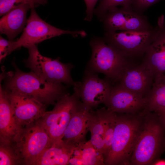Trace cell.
Masks as SVG:
<instances>
[{
	"instance_id": "7a4b0ae2",
	"label": "cell",
	"mask_w": 165,
	"mask_h": 165,
	"mask_svg": "<svg viewBox=\"0 0 165 165\" xmlns=\"http://www.w3.org/2000/svg\"><path fill=\"white\" fill-rule=\"evenodd\" d=\"M13 73L5 75V90L26 96L46 106L53 104L67 93L62 83L46 81L31 71L24 72L13 64Z\"/></svg>"
},
{
	"instance_id": "8fae6325",
	"label": "cell",
	"mask_w": 165,
	"mask_h": 165,
	"mask_svg": "<svg viewBox=\"0 0 165 165\" xmlns=\"http://www.w3.org/2000/svg\"><path fill=\"white\" fill-rule=\"evenodd\" d=\"M101 20L106 31H147L155 27L149 23L146 16L135 12L131 6L112 8Z\"/></svg>"
},
{
	"instance_id": "484cf974",
	"label": "cell",
	"mask_w": 165,
	"mask_h": 165,
	"mask_svg": "<svg viewBox=\"0 0 165 165\" xmlns=\"http://www.w3.org/2000/svg\"><path fill=\"white\" fill-rule=\"evenodd\" d=\"M19 163L18 158L11 145L0 143V165H12Z\"/></svg>"
},
{
	"instance_id": "9a60e30c",
	"label": "cell",
	"mask_w": 165,
	"mask_h": 165,
	"mask_svg": "<svg viewBox=\"0 0 165 165\" xmlns=\"http://www.w3.org/2000/svg\"><path fill=\"white\" fill-rule=\"evenodd\" d=\"M162 15L158 18L159 29L155 38L146 50L142 61L155 76L165 73V21Z\"/></svg>"
},
{
	"instance_id": "8992f818",
	"label": "cell",
	"mask_w": 165,
	"mask_h": 165,
	"mask_svg": "<svg viewBox=\"0 0 165 165\" xmlns=\"http://www.w3.org/2000/svg\"><path fill=\"white\" fill-rule=\"evenodd\" d=\"M90 45L92 54L87 70L103 73L112 82H115L130 61L118 50L107 43L104 39L94 37L91 40Z\"/></svg>"
},
{
	"instance_id": "5b68a950",
	"label": "cell",
	"mask_w": 165,
	"mask_h": 165,
	"mask_svg": "<svg viewBox=\"0 0 165 165\" xmlns=\"http://www.w3.org/2000/svg\"><path fill=\"white\" fill-rule=\"evenodd\" d=\"M13 147L20 163L33 164L52 144L39 119L23 128Z\"/></svg>"
},
{
	"instance_id": "6da1fadb",
	"label": "cell",
	"mask_w": 165,
	"mask_h": 165,
	"mask_svg": "<svg viewBox=\"0 0 165 165\" xmlns=\"http://www.w3.org/2000/svg\"><path fill=\"white\" fill-rule=\"evenodd\" d=\"M146 112L116 113L111 148L105 161L108 165H130L142 128Z\"/></svg>"
},
{
	"instance_id": "5bb4252c",
	"label": "cell",
	"mask_w": 165,
	"mask_h": 165,
	"mask_svg": "<svg viewBox=\"0 0 165 165\" xmlns=\"http://www.w3.org/2000/svg\"><path fill=\"white\" fill-rule=\"evenodd\" d=\"M5 90L15 118L22 128L39 119L46 112V106L35 100L16 93Z\"/></svg>"
},
{
	"instance_id": "4fadbf2b",
	"label": "cell",
	"mask_w": 165,
	"mask_h": 165,
	"mask_svg": "<svg viewBox=\"0 0 165 165\" xmlns=\"http://www.w3.org/2000/svg\"><path fill=\"white\" fill-rule=\"evenodd\" d=\"M105 105L111 112L121 114H135L143 112L146 99L120 85H112Z\"/></svg>"
},
{
	"instance_id": "ffe728a7",
	"label": "cell",
	"mask_w": 165,
	"mask_h": 165,
	"mask_svg": "<svg viewBox=\"0 0 165 165\" xmlns=\"http://www.w3.org/2000/svg\"><path fill=\"white\" fill-rule=\"evenodd\" d=\"M91 118L89 127L91 142L98 152L103 155L105 128L110 112L103 107L97 111L90 110Z\"/></svg>"
},
{
	"instance_id": "f1b7e54d",
	"label": "cell",
	"mask_w": 165,
	"mask_h": 165,
	"mask_svg": "<svg viewBox=\"0 0 165 165\" xmlns=\"http://www.w3.org/2000/svg\"><path fill=\"white\" fill-rule=\"evenodd\" d=\"M86 6V16L85 20L90 21L92 18L94 8L98 0H84Z\"/></svg>"
},
{
	"instance_id": "cb8c5ba5",
	"label": "cell",
	"mask_w": 165,
	"mask_h": 165,
	"mask_svg": "<svg viewBox=\"0 0 165 165\" xmlns=\"http://www.w3.org/2000/svg\"><path fill=\"white\" fill-rule=\"evenodd\" d=\"M110 112L105 133L103 156L105 161L109 154L111 148L116 119V113Z\"/></svg>"
},
{
	"instance_id": "d6986e66",
	"label": "cell",
	"mask_w": 165,
	"mask_h": 165,
	"mask_svg": "<svg viewBox=\"0 0 165 165\" xmlns=\"http://www.w3.org/2000/svg\"><path fill=\"white\" fill-rule=\"evenodd\" d=\"M76 146L66 143L62 139L52 144L33 165L68 164L70 159Z\"/></svg>"
},
{
	"instance_id": "52a82bcc",
	"label": "cell",
	"mask_w": 165,
	"mask_h": 165,
	"mask_svg": "<svg viewBox=\"0 0 165 165\" xmlns=\"http://www.w3.org/2000/svg\"><path fill=\"white\" fill-rule=\"evenodd\" d=\"M82 105L80 100L75 93L70 95L67 93L57 101L52 110L46 112L39 119L52 144L62 139L72 116Z\"/></svg>"
},
{
	"instance_id": "83f0119b",
	"label": "cell",
	"mask_w": 165,
	"mask_h": 165,
	"mask_svg": "<svg viewBox=\"0 0 165 165\" xmlns=\"http://www.w3.org/2000/svg\"><path fill=\"white\" fill-rule=\"evenodd\" d=\"M13 40H7L1 35L0 37V60L2 61L10 53Z\"/></svg>"
},
{
	"instance_id": "f546056e",
	"label": "cell",
	"mask_w": 165,
	"mask_h": 165,
	"mask_svg": "<svg viewBox=\"0 0 165 165\" xmlns=\"http://www.w3.org/2000/svg\"><path fill=\"white\" fill-rule=\"evenodd\" d=\"M155 112L156 114L160 120L165 126V107Z\"/></svg>"
},
{
	"instance_id": "44dd1931",
	"label": "cell",
	"mask_w": 165,
	"mask_h": 165,
	"mask_svg": "<svg viewBox=\"0 0 165 165\" xmlns=\"http://www.w3.org/2000/svg\"><path fill=\"white\" fill-rule=\"evenodd\" d=\"M68 164L96 165L105 164L103 155L97 151L90 140L76 145L70 159Z\"/></svg>"
},
{
	"instance_id": "d4e9b609",
	"label": "cell",
	"mask_w": 165,
	"mask_h": 165,
	"mask_svg": "<svg viewBox=\"0 0 165 165\" xmlns=\"http://www.w3.org/2000/svg\"><path fill=\"white\" fill-rule=\"evenodd\" d=\"M132 0H101L94 13L101 19L109 9L119 6H131Z\"/></svg>"
},
{
	"instance_id": "4dcf8cb0",
	"label": "cell",
	"mask_w": 165,
	"mask_h": 165,
	"mask_svg": "<svg viewBox=\"0 0 165 165\" xmlns=\"http://www.w3.org/2000/svg\"><path fill=\"white\" fill-rule=\"evenodd\" d=\"M153 165H165V160L158 159L153 164Z\"/></svg>"
},
{
	"instance_id": "2e32d148",
	"label": "cell",
	"mask_w": 165,
	"mask_h": 165,
	"mask_svg": "<svg viewBox=\"0 0 165 165\" xmlns=\"http://www.w3.org/2000/svg\"><path fill=\"white\" fill-rule=\"evenodd\" d=\"M22 129L15 118L6 93L0 84V143L11 145Z\"/></svg>"
},
{
	"instance_id": "30bf717a",
	"label": "cell",
	"mask_w": 165,
	"mask_h": 165,
	"mask_svg": "<svg viewBox=\"0 0 165 165\" xmlns=\"http://www.w3.org/2000/svg\"><path fill=\"white\" fill-rule=\"evenodd\" d=\"M112 82L107 78L101 79L96 73L87 70L81 82H75L74 93L79 97L83 108L88 110L105 104L109 96Z\"/></svg>"
},
{
	"instance_id": "3957f363",
	"label": "cell",
	"mask_w": 165,
	"mask_h": 165,
	"mask_svg": "<svg viewBox=\"0 0 165 165\" xmlns=\"http://www.w3.org/2000/svg\"><path fill=\"white\" fill-rule=\"evenodd\" d=\"M165 148V126L156 113L147 112L130 165H153Z\"/></svg>"
},
{
	"instance_id": "e0dca14e",
	"label": "cell",
	"mask_w": 165,
	"mask_h": 165,
	"mask_svg": "<svg viewBox=\"0 0 165 165\" xmlns=\"http://www.w3.org/2000/svg\"><path fill=\"white\" fill-rule=\"evenodd\" d=\"M90 110L84 108L82 105L75 112L64 131L63 141L76 145L85 141L86 134L89 131L91 116Z\"/></svg>"
},
{
	"instance_id": "ba28073f",
	"label": "cell",
	"mask_w": 165,
	"mask_h": 165,
	"mask_svg": "<svg viewBox=\"0 0 165 165\" xmlns=\"http://www.w3.org/2000/svg\"><path fill=\"white\" fill-rule=\"evenodd\" d=\"M64 34H70L74 37H84L86 33L83 31H72L56 28L41 18L35 8L31 9L30 16L22 34L16 41H13L10 53L15 50L36 45L44 40Z\"/></svg>"
},
{
	"instance_id": "4316f807",
	"label": "cell",
	"mask_w": 165,
	"mask_h": 165,
	"mask_svg": "<svg viewBox=\"0 0 165 165\" xmlns=\"http://www.w3.org/2000/svg\"><path fill=\"white\" fill-rule=\"evenodd\" d=\"M159 0H132L131 7L137 13H143L149 7L157 2Z\"/></svg>"
},
{
	"instance_id": "7402d4cb",
	"label": "cell",
	"mask_w": 165,
	"mask_h": 165,
	"mask_svg": "<svg viewBox=\"0 0 165 165\" xmlns=\"http://www.w3.org/2000/svg\"><path fill=\"white\" fill-rule=\"evenodd\" d=\"M146 100V112H155L165 107V73L155 75Z\"/></svg>"
},
{
	"instance_id": "7c38bea8",
	"label": "cell",
	"mask_w": 165,
	"mask_h": 165,
	"mask_svg": "<svg viewBox=\"0 0 165 165\" xmlns=\"http://www.w3.org/2000/svg\"><path fill=\"white\" fill-rule=\"evenodd\" d=\"M155 75L142 61L128 62L115 82L146 99L152 88Z\"/></svg>"
},
{
	"instance_id": "603a6c76",
	"label": "cell",
	"mask_w": 165,
	"mask_h": 165,
	"mask_svg": "<svg viewBox=\"0 0 165 165\" xmlns=\"http://www.w3.org/2000/svg\"><path fill=\"white\" fill-rule=\"evenodd\" d=\"M47 0H0V16H2L12 9L24 4H29L32 8L45 5Z\"/></svg>"
},
{
	"instance_id": "277c9868",
	"label": "cell",
	"mask_w": 165,
	"mask_h": 165,
	"mask_svg": "<svg viewBox=\"0 0 165 165\" xmlns=\"http://www.w3.org/2000/svg\"><path fill=\"white\" fill-rule=\"evenodd\" d=\"M159 29L157 24L153 29L147 31H106L104 39L129 61H141Z\"/></svg>"
},
{
	"instance_id": "9c48e42d",
	"label": "cell",
	"mask_w": 165,
	"mask_h": 165,
	"mask_svg": "<svg viewBox=\"0 0 165 165\" xmlns=\"http://www.w3.org/2000/svg\"><path fill=\"white\" fill-rule=\"evenodd\" d=\"M27 48L29 56L25 61L26 65L32 72L49 82L74 85L75 82L70 74L72 65L61 62L59 57L53 59L42 55L36 45Z\"/></svg>"
},
{
	"instance_id": "ac0fdd59",
	"label": "cell",
	"mask_w": 165,
	"mask_h": 165,
	"mask_svg": "<svg viewBox=\"0 0 165 165\" xmlns=\"http://www.w3.org/2000/svg\"><path fill=\"white\" fill-rule=\"evenodd\" d=\"M32 8L29 4L23 5L9 11L0 20V33L6 35L9 40H13L26 25L27 13Z\"/></svg>"
}]
</instances>
